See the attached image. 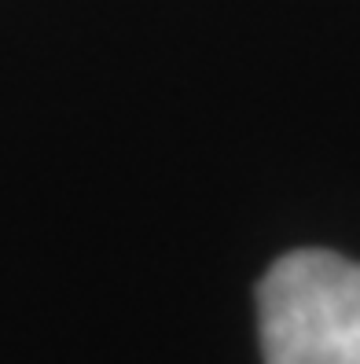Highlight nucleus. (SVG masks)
I'll list each match as a JSON object with an SVG mask.
<instances>
[{"label": "nucleus", "instance_id": "f257e3e1", "mask_svg": "<svg viewBox=\"0 0 360 364\" xmlns=\"http://www.w3.org/2000/svg\"><path fill=\"white\" fill-rule=\"evenodd\" d=\"M265 364H360V265L294 250L258 287Z\"/></svg>", "mask_w": 360, "mask_h": 364}]
</instances>
